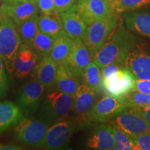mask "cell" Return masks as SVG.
Returning a JSON list of instances; mask_svg holds the SVG:
<instances>
[{"label":"cell","instance_id":"6da1fadb","mask_svg":"<svg viewBox=\"0 0 150 150\" xmlns=\"http://www.w3.org/2000/svg\"><path fill=\"white\" fill-rule=\"evenodd\" d=\"M134 41L120 22L112 29L109 36L99 50L92 56V61L101 68L110 63L123 64Z\"/></svg>","mask_w":150,"mask_h":150},{"label":"cell","instance_id":"7a4b0ae2","mask_svg":"<svg viewBox=\"0 0 150 150\" xmlns=\"http://www.w3.org/2000/svg\"><path fill=\"white\" fill-rule=\"evenodd\" d=\"M22 39L16 25L10 18L0 17V56L7 72L13 77L14 63Z\"/></svg>","mask_w":150,"mask_h":150},{"label":"cell","instance_id":"3957f363","mask_svg":"<svg viewBox=\"0 0 150 150\" xmlns=\"http://www.w3.org/2000/svg\"><path fill=\"white\" fill-rule=\"evenodd\" d=\"M117 14L113 12L106 18L89 24L81 38L91 54V58L104 44L117 21Z\"/></svg>","mask_w":150,"mask_h":150},{"label":"cell","instance_id":"277c9868","mask_svg":"<svg viewBox=\"0 0 150 150\" xmlns=\"http://www.w3.org/2000/svg\"><path fill=\"white\" fill-rule=\"evenodd\" d=\"M74 97L56 90L49 89L42 100L40 117L47 122L62 119L68 115L73 108Z\"/></svg>","mask_w":150,"mask_h":150},{"label":"cell","instance_id":"5b68a950","mask_svg":"<svg viewBox=\"0 0 150 150\" xmlns=\"http://www.w3.org/2000/svg\"><path fill=\"white\" fill-rule=\"evenodd\" d=\"M106 122L131 137L150 132V123L136 108L126 107Z\"/></svg>","mask_w":150,"mask_h":150},{"label":"cell","instance_id":"8992f818","mask_svg":"<svg viewBox=\"0 0 150 150\" xmlns=\"http://www.w3.org/2000/svg\"><path fill=\"white\" fill-rule=\"evenodd\" d=\"M48 127L47 123L23 118L16 124L14 132L17 140L31 147H40L44 144Z\"/></svg>","mask_w":150,"mask_h":150},{"label":"cell","instance_id":"52a82bcc","mask_svg":"<svg viewBox=\"0 0 150 150\" xmlns=\"http://www.w3.org/2000/svg\"><path fill=\"white\" fill-rule=\"evenodd\" d=\"M124 66L137 79H150V46L144 42H134Z\"/></svg>","mask_w":150,"mask_h":150},{"label":"cell","instance_id":"ba28073f","mask_svg":"<svg viewBox=\"0 0 150 150\" xmlns=\"http://www.w3.org/2000/svg\"><path fill=\"white\" fill-rule=\"evenodd\" d=\"M137 79L125 66L106 78L102 79V86L108 95L113 97H125L134 91Z\"/></svg>","mask_w":150,"mask_h":150},{"label":"cell","instance_id":"9c48e42d","mask_svg":"<svg viewBox=\"0 0 150 150\" xmlns=\"http://www.w3.org/2000/svg\"><path fill=\"white\" fill-rule=\"evenodd\" d=\"M127 107L125 97L106 96L102 97L88 114L91 120L106 122Z\"/></svg>","mask_w":150,"mask_h":150},{"label":"cell","instance_id":"30bf717a","mask_svg":"<svg viewBox=\"0 0 150 150\" xmlns=\"http://www.w3.org/2000/svg\"><path fill=\"white\" fill-rule=\"evenodd\" d=\"M38 6L36 0H25L4 3L0 7V17L10 18L16 27L24 20L38 14Z\"/></svg>","mask_w":150,"mask_h":150},{"label":"cell","instance_id":"8fae6325","mask_svg":"<svg viewBox=\"0 0 150 150\" xmlns=\"http://www.w3.org/2000/svg\"><path fill=\"white\" fill-rule=\"evenodd\" d=\"M76 9L87 25L115 12L106 0H79L76 4Z\"/></svg>","mask_w":150,"mask_h":150},{"label":"cell","instance_id":"7c38bea8","mask_svg":"<svg viewBox=\"0 0 150 150\" xmlns=\"http://www.w3.org/2000/svg\"><path fill=\"white\" fill-rule=\"evenodd\" d=\"M75 129L70 120H61L54 124L47 129L42 147L45 149H59L68 142Z\"/></svg>","mask_w":150,"mask_h":150},{"label":"cell","instance_id":"4fadbf2b","mask_svg":"<svg viewBox=\"0 0 150 150\" xmlns=\"http://www.w3.org/2000/svg\"><path fill=\"white\" fill-rule=\"evenodd\" d=\"M45 88L37 79L26 82L18 91V102L22 109L29 112L38 108Z\"/></svg>","mask_w":150,"mask_h":150},{"label":"cell","instance_id":"5bb4252c","mask_svg":"<svg viewBox=\"0 0 150 150\" xmlns=\"http://www.w3.org/2000/svg\"><path fill=\"white\" fill-rule=\"evenodd\" d=\"M91 61V56L81 38L74 39L70 54L63 65L76 77H81Z\"/></svg>","mask_w":150,"mask_h":150},{"label":"cell","instance_id":"9a60e30c","mask_svg":"<svg viewBox=\"0 0 150 150\" xmlns=\"http://www.w3.org/2000/svg\"><path fill=\"white\" fill-rule=\"evenodd\" d=\"M37 54L31 47L24 43L20 45L14 63V74L19 79L27 76L37 64Z\"/></svg>","mask_w":150,"mask_h":150},{"label":"cell","instance_id":"2e32d148","mask_svg":"<svg viewBox=\"0 0 150 150\" xmlns=\"http://www.w3.org/2000/svg\"><path fill=\"white\" fill-rule=\"evenodd\" d=\"M60 17L65 34L73 40L81 38L87 27V24L76 11V5L60 13Z\"/></svg>","mask_w":150,"mask_h":150},{"label":"cell","instance_id":"e0dca14e","mask_svg":"<svg viewBox=\"0 0 150 150\" xmlns=\"http://www.w3.org/2000/svg\"><path fill=\"white\" fill-rule=\"evenodd\" d=\"M87 146L91 149H118L114 143L110 127L106 125H99L95 129L88 139Z\"/></svg>","mask_w":150,"mask_h":150},{"label":"cell","instance_id":"ac0fdd59","mask_svg":"<svg viewBox=\"0 0 150 150\" xmlns=\"http://www.w3.org/2000/svg\"><path fill=\"white\" fill-rule=\"evenodd\" d=\"M36 79L44 86L46 90L51 89L55 85L57 65L49 55L42 56L35 67Z\"/></svg>","mask_w":150,"mask_h":150},{"label":"cell","instance_id":"d6986e66","mask_svg":"<svg viewBox=\"0 0 150 150\" xmlns=\"http://www.w3.org/2000/svg\"><path fill=\"white\" fill-rule=\"evenodd\" d=\"M97 94V92L92 88L84 83L81 84L74 95L72 109L81 115L88 114L95 104Z\"/></svg>","mask_w":150,"mask_h":150},{"label":"cell","instance_id":"ffe728a7","mask_svg":"<svg viewBox=\"0 0 150 150\" xmlns=\"http://www.w3.org/2000/svg\"><path fill=\"white\" fill-rule=\"evenodd\" d=\"M124 21L129 31L150 38V14L147 13H125Z\"/></svg>","mask_w":150,"mask_h":150},{"label":"cell","instance_id":"44dd1931","mask_svg":"<svg viewBox=\"0 0 150 150\" xmlns=\"http://www.w3.org/2000/svg\"><path fill=\"white\" fill-rule=\"evenodd\" d=\"M79 85L78 77L71 71L63 65H57L55 79L56 89L74 97Z\"/></svg>","mask_w":150,"mask_h":150},{"label":"cell","instance_id":"7402d4cb","mask_svg":"<svg viewBox=\"0 0 150 150\" xmlns=\"http://www.w3.org/2000/svg\"><path fill=\"white\" fill-rule=\"evenodd\" d=\"M22 117L21 109L18 105L9 101L0 102V134L18 123Z\"/></svg>","mask_w":150,"mask_h":150},{"label":"cell","instance_id":"603a6c76","mask_svg":"<svg viewBox=\"0 0 150 150\" xmlns=\"http://www.w3.org/2000/svg\"><path fill=\"white\" fill-rule=\"evenodd\" d=\"M38 29L40 32L56 38L66 35L63 30L61 17L59 13L38 16Z\"/></svg>","mask_w":150,"mask_h":150},{"label":"cell","instance_id":"cb8c5ba5","mask_svg":"<svg viewBox=\"0 0 150 150\" xmlns=\"http://www.w3.org/2000/svg\"><path fill=\"white\" fill-rule=\"evenodd\" d=\"M74 40L67 35L58 37L54 42L49 56L57 65H63L72 49Z\"/></svg>","mask_w":150,"mask_h":150},{"label":"cell","instance_id":"d4e9b609","mask_svg":"<svg viewBox=\"0 0 150 150\" xmlns=\"http://www.w3.org/2000/svg\"><path fill=\"white\" fill-rule=\"evenodd\" d=\"M83 83L95 90L97 93L102 86V68L91 61L82 75Z\"/></svg>","mask_w":150,"mask_h":150},{"label":"cell","instance_id":"484cf974","mask_svg":"<svg viewBox=\"0 0 150 150\" xmlns=\"http://www.w3.org/2000/svg\"><path fill=\"white\" fill-rule=\"evenodd\" d=\"M38 15L36 14L24 20L21 24L17 26L18 33L21 37L22 40L29 46H31L33 39L38 31Z\"/></svg>","mask_w":150,"mask_h":150},{"label":"cell","instance_id":"4316f807","mask_svg":"<svg viewBox=\"0 0 150 150\" xmlns=\"http://www.w3.org/2000/svg\"><path fill=\"white\" fill-rule=\"evenodd\" d=\"M57 38L38 31L31 44V47L36 53L44 56L49 55Z\"/></svg>","mask_w":150,"mask_h":150},{"label":"cell","instance_id":"83f0119b","mask_svg":"<svg viewBox=\"0 0 150 150\" xmlns=\"http://www.w3.org/2000/svg\"><path fill=\"white\" fill-rule=\"evenodd\" d=\"M115 145L120 150L134 149V140L130 135L115 127H110Z\"/></svg>","mask_w":150,"mask_h":150},{"label":"cell","instance_id":"f1b7e54d","mask_svg":"<svg viewBox=\"0 0 150 150\" xmlns=\"http://www.w3.org/2000/svg\"><path fill=\"white\" fill-rule=\"evenodd\" d=\"M148 4H150V0H113L110 4L115 12L125 13L139 8Z\"/></svg>","mask_w":150,"mask_h":150},{"label":"cell","instance_id":"f546056e","mask_svg":"<svg viewBox=\"0 0 150 150\" xmlns=\"http://www.w3.org/2000/svg\"><path fill=\"white\" fill-rule=\"evenodd\" d=\"M127 107L139 108L150 104V94L140 93L138 91H133L127 96Z\"/></svg>","mask_w":150,"mask_h":150},{"label":"cell","instance_id":"4dcf8cb0","mask_svg":"<svg viewBox=\"0 0 150 150\" xmlns=\"http://www.w3.org/2000/svg\"><path fill=\"white\" fill-rule=\"evenodd\" d=\"M134 140V149L150 150V132L137 135L132 137Z\"/></svg>","mask_w":150,"mask_h":150},{"label":"cell","instance_id":"1f68e13d","mask_svg":"<svg viewBox=\"0 0 150 150\" xmlns=\"http://www.w3.org/2000/svg\"><path fill=\"white\" fill-rule=\"evenodd\" d=\"M5 69V65L0 56V97H4L8 90V81Z\"/></svg>","mask_w":150,"mask_h":150},{"label":"cell","instance_id":"d6a6232c","mask_svg":"<svg viewBox=\"0 0 150 150\" xmlns=\"http://www.w3.org/2000/svg\"><path fill=\"white\" fill-rule=\"evenodd\" d=\"M37 3L39 9L44 15L56 13L53 0H38Z\"/></svg>","mask_w":150,"mask_h":150},{"label":"cell","instance_id":"836d02e7","mask_svg":"<svg viewBox=\"0 0 150 150\" xmlns=\"http://www.w3.org/2000/svg\"><path fill=\"white\" fill-rule=\"evenodd\" d=\"M56 13H61L69 10L76 0H53Z\"/></svg>","mask_w":150,"mask_h":150},{"label":"cell","instance_id":"e575fe53","mask_svg":"<svg viewBox=\"0 0 150 150\" xmlns=\"http://www.w3.org/2000/svg\"><path fill=\"white\" fill-rule=\"evenodd\" d=\"M134 91L150 94V79H137Z\"/></svg>","mask_w":150,"mask_h":150},{"label":"cell","instance_id":"d590c367","mask_svg":"<svg viewBox=\"0 0 150 150\" xmlns=\"http://www.w3.org/2000/svg\"><path fill=\"white\" fill-rule=\"evenodd\" d=\"M122 64H119V63H110L106 66L102 68V78H106L108 76H109L110 75H111L112 73L116 72L117 70H119Z\"/></svg>","mask_w":150,"mask_h":150},{"label":"cell","instance_id":"8d00e7d4","mask_svg":"<svg viewBox=\"0 0 150 150\" xmlns=\"http://www.w3.org/2000/svg\"><path fill=\"white\" fill-rule=\"evenodd\" d=\"M136 108L139 110V111L141 112V114L144 116V117L150 123V104L143 106V107H139Z\"/></svg>","mask_w":150,"mask_h":150},{"label":"cell","instance_id":"74e56055","mask_svg":"<svg viewBox=\"0 0 150 150\" xmlns=\"http://www.w3.org/2000/svg\"><path fill=\"white\" fill-rule=\"evenodd\" d=\"M24 149L21 146L16 145H2L0 144V150H22Z\"/></svg>","mask_w":150,"mask_h":150},{"label":"cell","instance_id":"f35d334b","mask_svg":"<svg viewBox=\"0 0 150 150\" xmlns=\"http://www.w3.org/2000/svg\"><path fill=\"white\" fill-rule=\"evenodd\" d=\"M25 1V0H4V1H7V2H16V1Z\"/></svg>","mask_w":150,"mask_h":150},{"label":"cell","instance_id":"ab89813d","mask_svg":"<svg viewBox=\"0 0 150 150\" xmlns=\"http://www.w3.org/2000/svg\"><path fill=\"white\" fill-rule=\"evenodd\" d=\"M106 1H108V2H109V3H111V2H112V1H113V0H106Z\"/></svg>","mask_w":150,"mask_h":150},{"label":"cell","instance_id":"60d3db41","mask_svg":"<svg viewBox=\"0 0 150 150\" xmlns=\"http://www.w3.org/2000/svg\"><path fill=\"white\" fill-rule=\"evenodd\" d=\"M0 2H1V0H0Z\"/></svg>","mask_w":150,"mask_h":150},{"label":"cell","instance_id":"b9f144b4","mask_svg":"<svg viewBox=\"0 0 150 150\" xmlns=\"http://www.w3.org/2000/svg\"><path fill=\"white\" fill-rule=\"evenodd\" d=\"M36 1H38V0H36Z\"/></svg>","mask_w":150,"mask_h":150}]
</instances>
